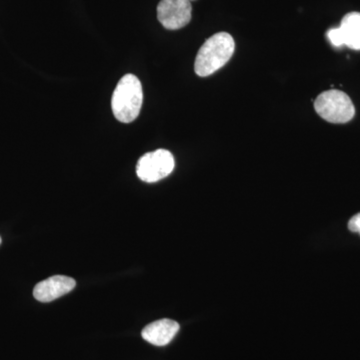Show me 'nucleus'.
<instances>
[{"label":"nucleus","instance_id":"f257e3e1","mask_svg":"<svg viewBox=\"0 0 360 360\" xmlns=\"http://www.w3.org/2000/svg\"><path fill=\"white\" fill-rule=\"evenodd\" d=\"M234 49L233 37L227 32H219L206 39L196 56V75L206 77L224 68L233 56Z\"/></svg>","mask_w":360,"mask_h":360},{"label":"nucleus","instance_id":"f03ea898","mask_svg":"<svg viewBox=\"0 0 360 360\" xmlns=\"http://www.w3.org/2000/svg\"><path fill=\"white\" fill-rule=\"evenodd\" d=\"M143 91L141 80L134 75H124L116 85L111 108L116 120L122 123L134 122L141 113Z\"/></svg>","mask_w":360,"mask_h":360},{"label":"nucleus","instance_id":"7ed1b4c3","mask_svg":"<svg viewBox=\"0 0 360 360\" xmlns=\"http://www.w3.org/2000/svg\"><path fill=\"white\" fill-rule=\"evenodd\" d=\"M317 115L331 123H347L354 117L355 108L352 99L340 90L322 92L314 101Z\"/></svg>","mask_w":360,"mask_h":360},{"label":"nucleus","instance_id":"20e7f679","mask_svg":"<svg viewBox=\"0 0 360 360\" xmlns=\"http://www.w3.org/2000/svg\"><path fill=\"white\" fill-rule=\"evenodd\" d=\"M174 167L175 161L172 153L167 149H158L139 158L136 174L142 181L153 184L167 177L174 172Z\"/></svg>","mask_w":360,"mask_h":360},{"label":"nucleus","instance_id":"39448f33","mask_svg":"<svg viewBox=\"0 0 360 360\" xmlns=\"http://www.w3.org/2000/svg\"><path fill=\"white\" fill-rule=\"evenodd\" d=\"M193 16V6L189 0H161L158 6V18L163 27L180 30L188 25Z\"/></svg>","mask_w":360,"mask_h":360},{"label":"nucleus","instance_id":"423d86ee","mask_svg":"<svg viewBox=\"0 0 360 360\" xmlns=\"http://www.w3.org/2000/svg\"><path fill=\"white\" fill-rule=\"evenodd\" d=\"M77 285L75 279L65 276H54L40 281L33 290V296L40 302H51L68 295Z\"/></svg>","mask_w":360,"mask_h":360},{"label":"nucleus","instance_id":"0eeeda50","mask_svg":"<svg viewBox=\"0 0 360 360\" xmlns=\"http://www.w3.org/2000/svg\"><path fill=\"white\" fill-rule=\"evenodd\" d=\"M179 330V324L172 319H160L151 322L142 329L141 335L144 340L156 345L165 347L168 345Z\"/></svg>","mask_w":360,"mask_h":360},{"label":"nucleus","instance_id":"6e6552de","mask_svg":"<svg viewBox=\"0 0 360 360\" xmlns=\"http://www.w3.org/2000/svg\"><path fill=\"white\" fill-rule=\"evenodd\" d=\"M340 30L343 44L354 51H360V13H347L341 20Z\"/></svg>","mask_w":360,"mask_h":360},{"label":"nucleus","instance_id":"1a4fd4ad","mask_svg":"<svg viewBox=\"0 0 360 360\" xmlns=\"http://www.w3.org/2000/svg\"><path fill=\"white\" fill-rule=\"evenodd\" d=\"M328 39L330 44L335 47L343 46L342 34H341L340 27L331 28L328 32Z\"/></svg>","mask_w":360,"mask_h":360},{"label":"nucleus","instance_id":"9d476101","mask_svg":"<svg viewBox=\"0 0 360 360\" xmlns=\"http://www.w3.org/2000/svg\"><path fill=\"white\" fill-rule=\"evenodd\" d=\"M348 229L350 231L360 234V212L354 215L348 221Z\"/></svg>","mask_w":360,"mask_h":360},{"label":"nucleus","instance_id":"9b49d317","mask_svg":"<svg viewBox=\"0 0 360 360\" xmlns=\"http://www.w3.org/2000/svg\"><path fill=\"white\" fill-rule=\"evenodd\" d=\"M0 245H1V238H0Z\"/></svg>","mask_w":360,"mask_h":360},{"label":"nucleus","instance_id":"f8f14e48","mask_svg":"<svg viewBox=\"0 0 360 360\" xmlns=\"http://www.w3.org/2000/svg\"><path fill=\"white\" fill-rule=\"evenodd\" d=\"M189 1H193V0H189Z\"/></svg>","mask_w":360,"mask_h":360}]
</instances>
